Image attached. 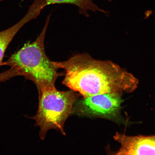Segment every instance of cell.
I'll return each mask as SVG.
<instances>
[{
  "instance_id": "1",
  "label": "cell",
  "mask_w": 155,
  "mask_h": 155,
  "mask_svg": "<svg viewBox=\"0 0 155 155\" xmlns=\"http://www.w3.org/2000/svg\"><path fill=\"white\" fill-rule=\"evenodd\" d=\"M65 71L63 84L83 98L104 94H130L138 87L134 75L110 61H101L88 54H78L63 61H54Z\"/></svg>"
},
{
  "instance_id": "2",
  "label": "cell",
  "mask_w": 155,
  "mask_h": 155,
  "mask_svg": "<svg viewBox=\"0 0 155 155\" xmlns=\"http://www.w3.org/2000/svg\"><path fill=\"white\" fill-rule=\"evenodd\" d=\"M50 16L46 18L44 28L36 39L25 44L5 63L11 68L5 75L24 76L32 81L38 90L55 86L56 80L61 75L58 72L59 68L48 57L45 49V39Z\"/></svg>"
},
{
  "instance_id": "3",
  "label": "cell",
  "mask_w": 155,
  "mask_h": 155,
  "mask_svg": "<svg viewBox=\"0 0 155 155\" xmlns=\"http://www.w3.org/2000/svg\"><path fill=\"white\" fill-rule=\"evenodd\" d=\"M38 90V109L32 119L39 127L41 139L44 140L48 132L51 129L59 131L65 135L64 125L73 112L78 94L72 90L67 91H58L55 86Z\"/></svg>"
},
{
  "instance_id": "4",
  "label": "cell",
  "mask_w": 155,
  "mask_h": 155,
  "mask_svg": "<svg viewBox=\"0 0 155 155\" xmlns=\"http://www.w3.org/2000/svg\"><path fill=\"white\" fill-rule=\"evenodd\" d=\"M121 94H104L86 98L77 103V112L82 115L112 119L120 112L123 100Z\"/></svg>"
},
{
  "instance_id": "5",
  "label": "cell",
  "mask_w": 155,
  "mask_h": 155,
  "mask_svg": "<svg viewBox=\"0 0 155 155\" xmlns=\"http://www.w3.org/2000/svg\"><path fill=\"white\" fill-rule=\"evenodd\" d=\"M113 138L120 145L116 155H155V135L129 136L117 132Z\"/></svg>"
},
{
  "instance_id": "6",
  "label": "cell",
  "mask_w": 155,
  "mask_h": 155,
  "mask_svg": "<svg viewBox=\"0 0 155 155\" xmlns=\"http://www.w3.org/2000/svg\"><path fill=\"white\" fill-rule=\"evenodd\" d=\"M37 12L29 9L27 14L14 26L0 32V65L2 63L5 52L8 46L18 31L27 23L38 16Z\"/></svg>"
},
{
  "instance_id": "7",
  "label": "cell",
  "mask_w": 155,
  "mask_h": 155,
  "mask_svg": "<svg viewBox=\"0 0 155 155\" xmlns=\"http://www.w3.org/2000/svg\"><path fill=\"white\" fill-rule=\"evenodd\" d=\"M45 2L47 5L56 4H65L76 6L78 8L79 12L81 14L89 16L88 12L99 11L101 12L107 13L104 10L100 8L95 4L93 0H42Z\"/></svg>"
},
{
  "instance_id": "8",
  "label": "cell",
  "mask_w": 155,
  "mask_h": 155,
  "mask_svg": "<svg viewBox=\"0 0 155 155\" xmlns=\"http://www.w3.org/2000/svg\"><path fill=\"white\" fill-rule=\"evenodd\" d=\"M6 1V0H0V2H2L3 1Z\"/></svg>"
}]
</instances>
